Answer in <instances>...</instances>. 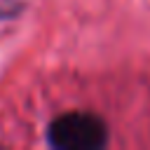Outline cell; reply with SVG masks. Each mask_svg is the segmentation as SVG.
Here are the masks:
<instances>
[{
	"mask_svg": "<svg viewBox=\"0 0 150 150\" xmlns=\"http://www.w3.org/2000/svg\"><path fill=\"white\" fill-rule=\"evenodd\" d=\"M47 138L59 150H98L108 141L103 120L91 112H66L52 120Z\"/></svg>",
	"mask_w": 150,
	"mask_h": 150,
	"instance_id": "cell-1",
	"label": "cell"
}]
</instances>
